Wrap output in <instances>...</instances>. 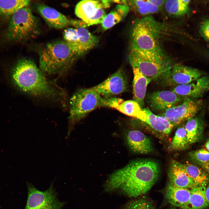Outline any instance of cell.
Wrapping results in <instances>:
<instances>
[{
	"instance_id": "cell-1",
	"label": "cell",
	"mask_w": 209,
	"mask_h": 209,
	"mask_svg": "<svg viewBox=\"0 0 209 209\" xmlns=\"http://www.w3.org/2000/svg\"><path fill=\"white\" fill-rule=\"evenodd\" d=\"M10 82L21 92L34 98L67 105V93L54 80H49L32 60L23 58L18 60L9 72Z\"/></svg>"
},
{
	"instance_id": "cell-2",
	"label": "cell",
	"mask_w": 209,
	"mask_h": 209,
	"mask_svg": "<svg viewBox=\"0 0 209 209\" xmlns=\"http://www.w3.org/2000/svg\"><path fill=\"white\" fill-rule=\"evenodd\" d=\"M156 161H134L110 175L105 182L107 192L118 190L126 196L136 197L147 193L155 183L160 173Z\"/></svg>"
},
{
	"instance_id": "cell-3",
	"label": "cell",
	"mask_w": 209,
	"mask_h": 209,
	"mask_svg": "<svg viewBox=\"0 0 209 209\" xmlns=\"http://www.w3.org/2000/svg\"><path fill=\"white\" fill-rule=\"evenodd\" d=\"M39 54L40 69L49 75L65 74L78 58L64 40L47 44Z\"/></svg>"
},
{
	"instance_id": "cell-4",
	"label": "cell",
	"mask_w": 209,
	"mask_h": 209,
	"mask_svg": "<svg viewBox=\"0 0 209 209\" xmlns=\"http://www.w3.org/2000/svg\"><path fill=\"white\" fill-rule=\"evenodd\" d=\"M160 32L159 24L151 16L137 19L131 29L130 48L147 53H163L160 42Z\"/></svg>"
},
{
	"instance_id": "cell-5",
	"label": "cell",
	"mask_w": 209,
	"mask_h": 209,
	"mask_svg": "<svg viewBox=\"0 0 209 209\" xmlns=\"http://www.w3.org/2000/svg\"><path fill=\"white\" fill-rule=\"evenodd\" d=\"M128 60L132 68H137L152 80H164L174 66L163 53H147L130 48Z\"/></svg>"
},
{
	"instance_id": "cell-6",
	"label": "cell",
	"mask_w": 209,
	"mask_h": 209,
	"mask_svg": "<svg viewBox=\"0 0 209 209\" xmlns=\"http://www.w3.org/2000/svg\"><path fill=\"white\" fill-rule=\"evenodd\" d=\"M106 98L91 88L80 89L72 95L69 100L70 115L68 118V138L75 124L89 113L99 107H106Z\"/></svg>"
},
{
	"instance_id": "cell-7",
	"label": "cell",
	"mask_w": 209,
	"mask_h": 209,
	"mask_svg": "<svg viewBox=\"0 0 209 209\" xmlns=\"http://www.w3.org/2000/svg\"><path fill=\"white\" fill-rule=\"evenodd\" d=\"M39 31L36 18L30 9L26 6L12 15L8 24L7 35L11 40L23 42L35 37Z\"/></svg>"
},
{
	"instance_id": "cell-8",
	"label": "cell",
	"mask_w": 209,
	"mask_h": 209,
	"mask_svg": "<svg viewBox=\"0 0 209 209\" xmlns=\"http://www.w3.org/2000/svg\"><path fill=\"white\" fill-rule=\"evenodd\" d=\"M53 184L47 190L41 191L28 183V198L24 209H62L65 202L58 199Z\"/></svg>"
},
{
	"instance_id": "cell-9",
	"label": "cell",
	"mask_w": 209,
	"mask_h": 209,
	"mask_svg": "<svg viewBox=\"0 0 209 209\" xmlns=\"http://www.w3.org/2000/svg\"><path fill=\"white\" fill-rule=\"evenodd\" d=\"M112 1L84 0L76 5L75 14L87 26L101 24L106 14L105 10L110 7Z\"/></svg>"
},
{
	"instance_id": "cell-10",
	"label": "cell",
	"mask_w": 209,
	"mask_h": 209,
	"mask_svg": "<svg viewBox=\"0 0 209 209\" xmlns=\"http://www.w3.org/2000/svg\"><path fill=\"white\" fill-rule=\"evenodd\" d=\"M201 103L199 100L185 98L181 104L163 111L162 116L174 127L193 118L200 109Z\"/></svg>"
},
{
	"instance_id": "cell-11",
	"label": "cell",
	"mask_w": 209,
	"mask_h": 209,
	"mask_svg": "<svg viewBox=\"0 0 209 209\" xmlns=\"http://www.w3.org/2000/svg\"><path fill=\"white\" fill-rule=\"evenodd\" d=\"M128 86L126 75L120 68L103 82L90 88L104 98H107L126 91Z\"/></svg>"
},
{
	"instance_id": "cell-12",
	"label": "cell",
	"mask_w": 209,
	"mask_h": 209,
	"mask_svg": "<svg viewBox=\"0 0 209 209\" xmlns=\"http://www.w3.org/2000/svg\"><path fill=\"white\" fill-rule=\"evenodd\" d=\"M201 72L194 68L182 65L174 66L163 80L169 86L188 84L200 78Z\"/></svg>"
},
{
	"instance_id": "cell-13",
	"label": "cell",
	"mask_w": 209,
	"mask_h": 209,
	"mask_svg": "<svg viewBox=\"0 0 209 209\" xmlns=\"http://www.w3.org/2000/svg\"><path fill=\"white\" fill-rule=\"evenodd\" d=\"M209 89V77H201L191 83L176 86L172 91L177 95L185 98L201 97Z\"/></svg>"
},
{
	"instance_id": "cell-14",
	"label": "cell",
	"mask_w": 209,
	"mask_h": 209,
	"mask_svg": "<svg viewBox=\"0 0 209 209\" xmlns=\"http://www.w3.org/2000/svg\"><path fill=\"white\" fill-rule=\"evenodd\" d=\"M148 98L151 108L157 111H164L176 106L184 99L169 90L154 92L150 94Z\"/></svg>"
},
{
	"instance_id": "cell-15",
	"label": "cell",
	"mask_w": 209,
	"mask_h": 209,
	"mask_svg": "<svg viewBox=\"0 0 209 209\" xmlns=\"http://www.w3.org/2000/svg\"><path fill=\"white\" fill-rule=\"evenodd\" d=\"M125 137L128 146L135 153L147 154L153 151L154 148L150 139L140 131L129 130L126 132Z\"/></svg>"
},
{
	"instance_id": "cell-16",
	"label": "cell",
	"mask_w": 209,
	"mask_h": 209,
	"mask_svg": "<svg viewBox=\"0 0 209 209\" xmlns=\"http://www.w3.org/2000/svg\"><path fill=\"white\" fill-rule=\"evenodd\" d=\"M146 123L153 129L161 134L167 136L174 127L165 117L153 113L148 108L143 109L138 119Z\"/></svg>"
},
{
	"instance_id": "cell-17",
	"label": "cell",
	"mask_w": 209,
	"mask_h": 209,
	"mask_svg": "<svg viewBox=\"0 0 209 209\" xmlns=\"http://www.w3.org/2000/svg\"><path fill=\"white\" fill-rule=\"evenodd\" d=\"M37 8L39 14L49 27L58 29L69 25L70 19L56 9L42 3L38 4Z\"/></svg>"
},
{
	"instance_id": "cell-18",
	"label": "cell",
	"mask_w": 209,
	"mask_h": 209,
	"mask_svg": "<svg viewBox=\"0 0 209 209\" xmlns=\"http://www.w3.org/2000/svg\"><path fill=\"white\" fill-rule=\"evenodd\" d=\"M169 183L175 186L191 189L199 186L179 166L177 161H172L168 171Z\"/></svg>"
},
{
	"instance_id": "cell-19",
	"label": "cell",
	"mask_w": 209,
	"mask_h": 209,
	"mask_svg": "<svg viewBox=\"0 0 209 209\" xmlns=\"http://www.w3.org/2000/svg\"><path fill=\"white\" fill-rule=\"evenodd\" d=\"M191 189L178 187L168 183L165 189V198L172 206L181 209L188 201Z\"/></svg>"
},
{
	"instance_id": "cell-20",
	"label": "cell",
	"mask_w": 209,
	"mask_h": 209,
	"mask_svg": "<svg viewBox=\"0 0 209 209\" xmlns=\"http://www.w3.org/2000/svg\"><path fill=\"white\" fill-rule=\"evenodd\" d=\"M133 70L134 100L137 102L142 108L144 105L147 87L152 80L143 75L137 68H133Z\"/></svg>"
},
{
	"instance_id": "cell-21",
	"label": "cell",
	"mask_w": 209,
	"mask_h": 209,
	"mask_svg": "<svg viewBox=\"0 0 209 209\" xmlns=\"http://www.w3.org/2000/svg\"><path fill=\"white\" fill-rule=\"evenodd\" d=\"M130 9L128 4L117 5L105 16L101 23L102 30H107L120 22L125 18Z\"/></svg>"
},
{
	"instance_id": "cell-22",
	"label": "cell",
	"mask_w": 209,
	"mask_h": 209,
	"mask_svg": "<svg viewBox=\"0 0 209 209\" xmlns=\"http://www.w3.org/2000/svg\"><path fill=\"white\" fill-rule=\"evenodd\" d=\"M206 186L191 189V194L187 203L181 209H206L209 207L206 196Z\"/></svg>"
},
{
	"instance_id": "cell-23",
	"label": "cell",
	"mask_w": 209,
	"mask_h": 209,
	"mask_svg": "<svg viewBox=\"0 0 209 209\" xmlns=\"http://www.w3.org/2000/svg\"><path fill=\"white\" fill-rule=\"evenodd\" d=\"M177 163L199 186H207L209 184V176L200 167L188 163H183L177 161Z\"/></svg>"
},
{
	"instance_id": "cell-24",
	"label": "cell",
	"mask_w": 209,
	"mask_h": 209,
	"mask_svg": "<svg viewBox=\"0 0 209 209\" xmlns=\"http://www.w3.org/2000/svg\"><path fill=\"white\" fill-rule=\"evenodd\" d=\"M76 28L78 36L80 56L95 47L98 42L99 39L97 37L92 34L85 27H80Z\"/></svg>"
},
{
	"instance_id": "cell-25",
	"label": "cell",
	"mask_w": 209,
	"mask_h": 209,
	"mask_svg": "<svg viewBox=\"0 0 209 209\" xmlns=\"http://www.w3.org/2000/svg\"><path fill=\"white\" fill-rule=\"evenodd\" d=\"M185 128L189 145L194 143L200 139L203 131V123L200 118L193 117L188 120Z\"/></svg>"
},
{
	"instance_id": "cell-26",
	"label": "cell",
	"mask_w": 209,
	"mask_h": 209,
	"mask_svg": "<svg viewBox=\"0 0 209 209\" xmlns=\"http://www.w3.org/2000/svg\"><path fill=\"white\" fill-rule=\"evenodd\" d=\"M28 0H0V15H12L20 9L27 6Z\"/></svg>"
},
{
	"instance_id": "cell-27",
	"label": "cell",
	"mask_w": 209,
	"mask_h": 209,
	"mask_svg": "<svg viewBox=\"0 0 209 209\" xmlns=\"http://www.w3.org/2000/svg\"><path fill=\"white\" fill-rule=\"evenodd\" d=\"M190 0H168L165 1L164 7L167 13L175 16H180L187 13Z\"/></svg>"
},
{
	"instance_id": "cell-28",
	"label": "cell",
	"mask_w": 209,
	"mask_h": 209,
	"mask_svg": "<svg viewBox=\"0 0 209 209\" xmlns=\"http://www.w3.org/2000/svg\"><path fill=\"white\" fill-rule=\"evenodd\" d=\"M127 3L130 8L143 15L156 13L160 9L149 0H129L127 1Z\"/></svg>"
},
{
	"instance_id": "cell-29",
	"label": "cell",
	"mask_w": 209,
	"mask_h": 209,
	"mask_svg": "<svg viewBox=\"0 0 209 209\" xmlns=\"http://www.w3.org/2000/svg\"><path fill=\"white\" fill-rule=\"evenodd\" d=\"M115 109L128 116L138 119L143 112L139 104L134 100L123 101Z\"/></svg>"
},
{
	"instance_id": "cell-30",
	"label": "cell",
	"mask_w": 209,
	"mask_h": 209,
	"mask_svg": "<svg viewBox=\"0 0 209 209\" xmlns=\"http://www.w3.org/2000/svg\"><path fill=\"white\" fill-rule=\"evenodd\" d=\"M189 145L185 126H180L175 132L169 149L172 151L181 150L185 148Z\"/></svg>"
},
{
	"instance_id": "cell-31",
	"label": "cell",
	"mask_w": 209,
	"mask_h": 209,
	"mask_svg": "<svg viewBox=\"0 0 209 209\" xmlns=\"http://www.w3.org/2000/svg\"><path fill=\"white\" fill-rule=\"evenodd\" d=\"M124 209H156L153 203L146 199H135L127 203Z\"/></svg>"
},
{
	"instance_id": "cell-32",
	"label": "cell",
	"mask_w": 209,
	"mask_h": 209,
	"mask_svg": "<svg viewBox=\"0 0 209 209\" xmlns=\"http://www.w3.org/2000/svg\"><path fill=\"white\" fill-rule=\"evenodd\" d=\"M190 159L196 164L209 161V152L204 149L193 151L188 153Z\"/></svg>"
},
{
	"instance_id": "cell-33",
	"label": "cell",
	"mask_w": 209,
	"mask_h": 209,
	"mask_svg": "<svg viewBox=\"0 0 209 209\" xmlns=\"http://www.w3.org/2000/svg\"><path fill=\"white\" fill-rule=\"evenodd\" d=\"M199 31L202 37L209 42V19L204 20L201 24Z\"/></svg>"
},
{
	"instance_id": "cell-34",
	"label": "cell",
	"mask_w": 209,
	"mask_h": 209,
	"mask_svg": "<svg viewBox=\"0 0 209 209\" xmlns=\"http://www.w3.org/2000/svg\"><path fill=\"white\" fill-rule=\"evenodd\" d=\"M202 169L209 176V161L203 163L196 164Z\"/></svg>"
},
{
	"instance_id": "cell-35",
	"label": "cell",
	"mask_w": 209,
	"mask_h": 209,
	"mask_svg": "<svg viewBox=\"0 0 209 209\" xmlns=\"http://www.w3.org/2000/svg\"><path fill=\"white\" fill-rule=\"evenodd\" d=\"M154 5L160 8L163 5H164L165 0H149Z\"/></svg>"
},
{
	"instance_id": "cell-36",
	"label": "cell",
	"mask_w": 209,
	"mask_h": 209,
	"mask_svg": "<svg viewBox=\"0 0 209 209\" xmlns=\"http://www.w3.org/2000/svg\"><path fill=\"white\" fill-rule=\"evenodd\" d=\"M206 196L207 200L209 206V185L206 187Z\"/></svg>"
},
{
	"instance_id": "cell-37",
	"label": "cell",
	"mask_w": 209,
	"mask_h": 209,
	"mask_svg": "<svg viewBox=\"0 0 209 209\" xmlns=\"http://www.w3.org/2000/svg\"><path fill=\"white\" fill-rule=\"evenodd\" d=\"M205 146L207 150L209 152V139L206 142Z\"/></svg>"
},
{
	"instance_id": "cell-38",
	"label": "cell",
	"mask_w": 209,
	"mask_h": 209,
	"mask_svg": "<svg viewBox=\"0 0 209 209\" xmlns=\"http://www.w3.org/2000/svg\"><path fill=\"white\" fill-rule=\"evenodd\" d=\"M170 209H176V207L172 206Z\"/></svg>"
}]
</instances>
